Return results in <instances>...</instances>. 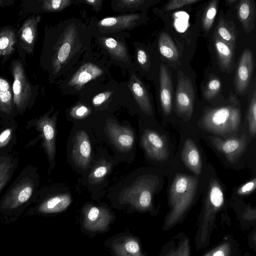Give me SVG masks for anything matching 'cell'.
I'll list each match as a JSON object with an SVG mask.
<instances>
[{
  "label": "cell",
  "mask_w": 256,
  "mask_h": 256,
  "mask_svg": "<svg viewBox=\"0 0 256 256\" xmlns=\"http://www.w3.org/2000/svg\"><path fill=\"white\" fill-rule=\"evenodd\" d=\"M93 36L90 26L78 18L64 20L56 28L51 46L50 69L54 80L66 74L90 49Z\"/></svg>",
  "instance_id": "cell-1"
},
{
  "label": "cell",
  "mask_w": 256,
  "mask_h": 256,
  "mask_svg": "<svg viewBox=\"0 0 256 256\" xmlns=\"http://www.w3.org/2000/svg\"><path fill=\"white\" fill-rule=\"evenodd\" d=\"M39 175L34 166H26L10 186L2 198L0 208L14 210L28 202L36 194Z\"/></svg>",
  "instance_id": "cell-2"
},
{
  "label": "cell",
  "mask_w": 256,
  "mask_h": 256,
  "mask_svg": "<svg viewBox=\"0 0 256 256\" xmlns=\"http://www.w3.org/2000/svg\"><path fill=\"white\" fill-rule=\"evenodd\" d=\"M198 184L196 177L178 174L176 175L170 190L172 210L167 216L166 224L173 226L182 216L191 204Z\"/></svg>",
  "instance_id": "cell-3"
},
{
  "label": "cell",
  "mask_w": 256,
  "mask_h": 256,
  "mask_svg": "<svg viewBox=\"0 0 256 256\" xmlns=\"http://www.w3.org/2000/svg\"><path fill=\"white\" fill-rule=\"evenodd\" d=\"M240 116L239 108L236 104H232L208 109L203 114L200 124L208 132L224 135L238 130Z\"/></svg>",
  "instance_id": "cell-4"
},
{
  "label": "cell",
  "mask_w": 256,
  "mask_h": 256,
  "mask_svg": "<svg viewBox=\"0 0 256 256\" xmlns=\"http://www.w3.org/2000/svg\"><path fill=\"white\" fill-rule=\"evenodd\" d=\"M158 184L156 176H143L124 190L120 197V202L122 204H128L138 211L148 210L152 207V194Z\"/></svg>",
  "instance_id": "cell-5"
},
{
  "label": "cell",
  "mask_w": 256,
  "mask_h": 256,
  "mask_svg": "<svg viewBox=\"0 0 256 256\" xmlns=\"http://www.w3.org/2000/svg\"><path fill=\"white\" fill-rule=\"evenodd\" d=\"M123 32L94 34L98 44L114 64L122 68H132L134 64L129 54Z\"/></svg>",
  "instance_id": "cell-6"
},
{
  "label": "cell",
  "mask_w": 256,
  "mask_h": 256,
  "mask_svg": "<svg viewBox=\"0 0 256 256\" xmlns=\"http://www.w3.org/2000/svg\"><path fill=\"white\" fill-rule=\"evenodd\" d=\"M12 72L14 78L12 92L15 112L16 114H22L32 102V86L20 60H14L12 63Z\"/></svg>",
  "instance_id": "cell-7"
},
{
  "label": "cell",
  "mask_w": 256,
  "mask_h": 256,
  "mask_svg": "<svg viewBox=\"0 0 256 256\" xmlns=\"http://www.w3.org/2000/svg\"><path fill=\"white\" fill-rule=\"evenodd\" d=\"M58 113L56 112L50 116V111L38 118L30 120L26 126V128H34L40 133V138L42 140V146L50 162V170L54 168L55 164L56 128Z\"/></svg>",
  "instance_id": "cell-8"
},
{
  "label": "cell",
  "mask_w": 256,
  "mask_h": 256,
  "mask_svg": "<svg viewBox=\"0 0 256 256\" xmlns=\"http://www.w3.org/2000/svg\"><path fill=\"white\" fill-rule=\"evenodd\" d=\"M82 214L81 230L89 234L106 232L114 220V214L108 208L91 204L84 206Z\"/></svg>",
  "instance_id": "cell-9"
},
{
  "label": "cell",
  "mask_w": 256,
  "mask_h": 256,
  "mask_svg": "<svg viewBox=\"0 0 256 256\" xmlns=\"http://www.w3.org/2000/svg\"><path fill=\"white\" fill-rule=\"evenodd\" d=\"M142 18V14L137 13L108 16L98 21L93 20L90 26L93 35L123 32L137 26Z\"/></svg>",
  "instance_id": "cell-10"
},
{
  "label": "cell",
  "mask_w": 256,
  "mask_h": 256,
  "mask_svg": "<svg viewBox=\"0 0 256 256\" xmlns=\"http://www.w3.org/2000/svg\"><path fill=\"white\" fill-rule=\"evenodd\" d=\"M224 202V196L222 188L214 178L210 181L206 200L203 222L200 230V240L204 241L208 232L209 228L216 212L222 208Z\"/></svg>",
  "instance_id": "cell-11"
},
{
  "label": "cell",
  "mask_w": 256,
  "mask_h": 256,
  "mask_svg": "<svg viewBox=\"0 0 256 256\" xmlns=\"http://www.w3.org/2000/svg\"><path fill=\"white\" fill-rule=\"evenodd\" d=\"M104 246L112 256H144L138 238L128 232L108 238Z\"/></svg>",
  "instance_id": "cell-12"
},
{
  "label": "cell",
  "mask_w": 256,
  "mask_h": 256,
  "mask_svg": "<svg viewBox=\"0 0 256 256\" xmlns=\"http://www.w3.org/2000/svg\"><path fill=\"white\" fill-rule=\"evenodd\" d=\"M194 99V90L190 80L178 72L175 106L178 114L186 121L192 114Z\"/></svg>",
  "instance_id": "cell-13"
},
{
  "label": "cell",
  "mask_w": 256,
  "mask_h": 256,
  "mask_svg": "<svg viewBox=\"0 0 256 256\" xmlns=\"http://www.w3.org/2000/svg\"><path fill=\"white\" fill-rule=\"evenodd\" d=\"M105 72L103 68L94 60L85 62L66 80V88L74 92L80 91L89 82L104 76Z\"/></svg>",
  "instance_id": "cell-14"
},
{
  "label": "cell",
  "mask_w": 256,
  "mask_h": 256,
  "mask_svg": "<svg viewBox=\"0 0 256 256\" xmlns=\"http://www.w3.org/2000/svg\"><path fill=\"white\" fill-rule=\"evenodd\" d=\"M141 143L150 158L158 161L166 160L168 158L170 151L165 138L154 131L146 130Z\"/></svg>",
  "instance_id": "cell-15"
},
{
  "label": "cell",
  "mask_w": 256,
  "mask_h": 256,
  "mask_svg": "<svg viewBox=\"0 0 256 256\" xmlns=\"http://www.w3.org/2000/svg\"><path fill=\"white\" fill-rule=\"evenodd\" d=\"M210 138L212 143L216 148L222 153L226 160L231 163L236 162L246 148V140L244 134L239 138L226 140L213 136Z\"/></svg>",
  "instance_id": "cell-16"
},
{
  "label": "cell",
  "mask_w": 256,
  "mask_h": 256,
  "mask_svg": "<svg viewBox=\"0 0 256 256\" xmlns=\"http://www.w3.org/2000/svg\"><path fill=\"white\" fill-rule=\"evenodd\" d=\"M254 60L252 52L246 49L240 56L235 74L234 86L238 94L244 93L250 84L254 68Z\"/></svg>",
  "instance_id": "cell-17"
},
{
  "label": "cell",
  "mask_w": 256,
  "mask_h": 256,
  "mask_svg": "<svg viewBox=\"0 0 256 256\" xmlns=\"http://www.w3.org/2000/svg\"><path fill=\"white\" fill-rule=\"evenodd\" d=\"M72 158L75 164L86 168L91 159V145L87 134L83 130L76 132L74 138Z\"/></svg>",
  "instance_id": "cell-18"
},
{
  "label": "cell",
  "mask_w": 256,
  "mask_h": 256,
  "mask_svg": "<svg viewBox=\"0 0 256 256\" xmlns=\"http://www.w3.org/2000/svg\"><path fill=\"white\" fill-rule=\"evenodd\" d=\"M106 129L110 138L118 150L126 152L132 148L134 136L132 130L120 126L112 120L107 121Z\"/></svg>",
  "instance_id": "cell-19"
},
{
  "label": "cell",
  "mask_w": 256,
  "mask_h": 256,
  "mask_svg": "<svg viewBox=\"0 0 256 256\" xmlns=\"http://www.w3.org/2000/svg\"><path fill=\"white\" fill-rule=\"evenodd\" d=\"M41 16L33 15L27 18L18 30V37L22 48L28 54L32 52L36 42L38 26Z\"/></svg>",
  "instance_id": "cell-20"
},
{
  "label": "cell",
  "mask_w": 256,
  "mask_h": 256,
  "mask_svg": "<svg viewBox=\"0 0 256 256\" xmlns=\"http://www.w3.org/2000/svg\"><path fill=\"white\" fill-rule=\"evenodd\" d=\"M160 98L164 114H170L172 107V86L168 69L161 64L160 72Z\"/></svg>",
  "instance_id": "cell-21"
},
{
  "label": "cell",
  "mask_w": 256,
  "mask_h": 256,
  "mask_svg": "<svg viewBox=\"0 0 256 256\" xmlns=\"http://www.w3.org/2000/svg\"><path fill=\"white\" fill-rule=\"evenodd\" d=\"M128 86L142 110L148 115L152 113V106L148 92L142 82L133 72L130 77Z\"/></svg>",
  "instance_id": "cell-22"
},
{
  "label": "cell",
  "mask_w": 256,
  "mask_h": 256,
  "mask_svg": "<svg viewBox=\"0 0 256 256\" xmlns=\"http://www.w3.org/2000/svg\"><path fill=\"white\" fill-rule=\"evenodd\" d=\"M213 42L220 66L223 70H230L234 64V46L223 40L215 34Z\"/></svg>",
  "instance_id": "cell-23"
},
{
  "label": "cell",
  "mask_w": 256,
  "mask_h": 256,
  "mask_svg": "<svg viewBox=\"0 0 256 256\" xmlns=\"http://www.w3.org/2000/svg\"><path fill=\"white\" fill-rule=\"evenodd\" d=\"M72 198L69 194H62L48 197L38 206V212L44 214H56L65 210L70 205Z\"/></svg>",
  "instance_id": "cell-24"
},
{
  "label": "cell",
  "mask_w": 256,
  "mask_h": 256,
  "mask_svg": "<svg viewBox=\"0 0 256 256\" xmlns=\"http://www.w3.org/2000/svg\"><path fill=\"white\" fill-rule=\"evenodd\" d=\"M18 124L14 118L2 120L0 128V155L8 154L16 144Z\"/></svg>",
  "instance_id": "cell-25"
},
{
  "label": "cell",
  "mask_w": 256,
  "mask_h": 256,
  "mask_svg": "<svg viewBox=\"0 0 256 256\" xmlns=\"http://www.w3.org/2000/svg\"><path fill=\"white\" fill-rule=\"evenodd\" d=\"M14 114L12 89L9 82L0 76V116L7 120L14 118Z\"/></svg>",
  "instance_id": "cell-26"
},
{
  "label": "cell",
  "mask_w": 256,
  "mask_h": 256,
  "mask_svg": "<svg viewBox=\"0 0 256 256\" xmlns=\"http://www.w3.org/2000/svg\"><path fill=\"white\" fill-rule=\"evenodd\" d=\"M182 158L185 166L196 174L202 171V160L196 145L190 138H187L184 144Z\"/></svg>",
  "instance_id": "cell-27"
},
{
  "label": "cell",
  "mask_w": 256,
  "mask_h": 256,
  "mask_svg": "<svg viewBox=\"0 0 256 256\" xmlns=\"http://www.w3.org/2000/svg\"><path fill=\"white\" fill-rule=\"evenodd\" d=\"M236 12L244 30L246 33H249L254 27L256 18L254 2L251 0H240L236 6Z\"/></svg>",
  "instance_id": "cell-28"
},
{
  "label": "cell",
  "mask_w": 256,
  "mask_h": 256,
  "mask_svg": "<svg viewBox=\"0 0 256 256\" xmlns=\"http://www.w3.org/2000/svg\"><path fill=\"white\" fill-rule=\"evenodd\" d=\"M214 34L223 40L235 45L238 31L233 22L220 16L218 24L214 29Z\"/></svg>",
  "instance_id": "cell-29"
},
{
  "label": "cell",
  "mask_w": 256,
  "mask_h": 256,
  "mask_svg": "<svg viewBox=\"0 0 256 256\" xmlns=\"http://www.w3.org/2000/svg\"><path fill=\"white\" fill-rule=\"evenodd\" d=\"M158 50L161 54L170 60H176L178 58L177 48L170 36L162 32L158 38Z\"/></svg>",
  "instance_id": "cell-30"
},
{
  "label": "cell",
  "mask_w": 256,
  "mask_h": 256,
  "mask_svg": "<svg viewBox=\"0 0 256 256\" xmlns=\"http://www.w3.org/2000/svg\"><path fill=\"white\" fill-rule=\"evenodd\" d=\"M16 40L15 32L12 28H5L0 30V56L12 54Z\"/></svg>",
  "instance_id": "cell-31"
},
{
  "label": "cell",
  "mask_w": 256,
  "mask_h": 256,
  "mask_svg": "<svg viewBox=\"0 0 256 256\" xmlns=\"http://www.w3.org/2000/svg\"><path fill=\"white\" fill-rule=\"evenodd\" d=\"M144 2L142 0H116L111 2V6L116 12H132L139 10Z\"/></svg>",
  "instance_id": "cell-32"
},
{
  "label": "cell",
  "mask_w": 256,
  "mask_h": 256,
  "mask_svg": "<svg viewBox=\"0 0 256 256\" xmlns=\"http://www.w3.org/2000/svg\"><path fill=\"white\" fill-rule=\"evenodd\" d=\"M218 3V0H212L205 8L202 17V26L206 31L210 30L213 25L217 13Z\"/></svg>",
  "instance_id": "cell-33"
},
{
  "label": "cell",
  "mask_w": 256,
  "mask_h": 256,
  "mask_svg": "<svg viewBox=\"0 0 256 256\" xmlns=\"http://www.w3.org/2000/svg\"><path fill=\"white\" fill-rule=\"evenodd\" d=\"M74 0H44L42 1V10L46 12H59L71 5Z\"/></svg>",
  "instance_id": "cell-34"
},
{
  "label": "cell",
  "mask_w": 256,
  "mask_h": 256,
  "mask_svg": "<svg viewBox=\"0 0 256 256\" xmlns=\"http://www.w3.org/2000/svg\"><path fill=\"white\" fill-rule=\"evenodd\" d=\"M221 82L216 76L210 77L203 90V95L205 98L210 100L218 94L221 88Z\"/></svg>",
  "instance_id": "cell-35"
},
{
  "label": "cell",
  "mask_w": 256,
  "mask_h": 256,
  "mask_svg": "<svg viewBox=\"0 0 256 256\" xmlns=\"http://www.w3.org/2000/svg\"><path fill=\"white\" fill-rule=\"evenodd\" d=\"M248 120L250 132L251 134L254 136L256 132V94L255 90L250 102Z\"/></svg>",
  "instance_id": "cell-36"
},
{
  "label": "cell",
  "mask_w": 256,
  "mask_h": 256,
  "mask_svg": "<svg viewBox=\"0 0 256 256\" xmlns=\"http://www.w3.org/2000/svg\"><path fill=\"white\" fill-rule=\"evenodd\" d=\"M17 164L16 158L8 154L0 155V178L6 173L14 170Z\"/></svg>",
  "instance_id": "cell-37"
},
{
  "label": "cell",
  "mask_w": 256,
  "mask_h": 256,
  "mask_svg": "<svg viewBox=\"0 0 256 256\" xmlns=\"http://www.w3.org/2000/svg\"><path fill=\"white\" fill-rule=\"evenodd\" d=\"M109 164L104 163L98 166L90 174V182L97 183L102 180L109 170Z\"/></svg>",
  "instance_id": "cell-38"
},
{
  "label": "cell",
  "mask_w": 256,
  "mask_h": 256,
  "mask_svg": "<svg viewBox=\"0 0 256 256\" xmlns=\"http://www.w3.org/2000/svg\"><path fill=\"white\" fill-rule=\"evenodd\" d=\"M135 59L138 66L146 70L149 66V58L146 52L138 46H136Z\"/></svg>",
  "instance_id": "cell-39"
},
{
  "label": "cell",
  "mask_w": 256,
  "mask_h": 256,
  "mask_svg": "<svg viewBox=\"0 0 256 256\" xmlns=\"http://www.w3.org/2000/svg\"><path fill=\"white\" fill-rule=\"evenodd\" d=\"M166 256H190V242L188 239L184 240L176 249L170 251Z\"/></svg>",
  "instance_id": "cell-40"
},
{
  "label": "cell",
  "mask_w": 256,
  "mask_h": 256,
  "mask_svg": "<svg viewBox=\"0 0 256 256\" xmlns=\"http://www.w3.org/2000/svg\"><path fill=\"white\" fill-rule=\"evenodd\" d=\"M230 244L224 242L206 253L204 256H230Z\"/></svg>",
  "instance_id": "cell-41"
},
{
  "label": "cell",
  "mask_w": 256,
  "mask_h": 256,
  "mask_svg": "<svg viewBox=\"0 0 256 256\" xmlns=\"http://www.w3.org/2000/svg\"><path fill=\"white\" fill-rule=\"evenodd\" d=\"M197 0H172L166 6V10H172L198 2Z\"/></svg>",
  "instance_id": "cell-42"
},
{
  "label": "cell",
  "mask_w": 256,
  "mask_h": 256,
  "mask_svg": "<svg viewBox=\"0 0 256 256\" xmlns=\"http://www.w3.org/2000/svg\"><path fill=\"white\" fill-rule=\"evenodd\" d=\"M90 113V109L85 106L78 105L73 108L70 112V116L74 118H83Z\"/></svg>",
  "instance_id": "cell-43"
},
{
  "label": "cell",
  "mask_w": 256,
  "mask_h": 256,
  "mask_svg": "<svg viewBox=\"0 0 256 256\" xmlns=\"http://www.w3.org/2000/svg\"><path fill=\"white\" fill-rule=\"evenodd\" d=\"M256 186V180L254 178L240 186L238 190V193L240 195L248 194L255 190Z\"/></svg>",
  "instance_id": "cell-44"
},
{
  "label": "cell",
  "mask_w": 256,
  "mask_h": 256,
  "mask_svg": "<svg viewBox=\"0 0 256 256\" xmlns=\"http://www.w3.org/2000/svg\"><path fill=\"white\" fill-rule=\"evenodd\" d=\"M112 94V92H105L96 94L92 98V104L95 106H100L110 98Z\"/></svg>",
  "instance_id": "cell-45"
},
{
  "label": "cell",
  "mask_w": 256,
  "mask_h": 256,
  "mask_svg": "<svg viewBox=\"0 0 256 256\" xmlns=\"http://www.w3.org/2000/svg\"><path fill=\"white\" fill-rule=\"evenodd\" d=\"M80 2L91 6L96 12H99L102 7V0H84Z\"/></svg>",
  "instance_id": "cell-46"
},
{
  "label": "cell",
  "mask_w": 256,
  "mask_h": 256,
  "mask_svg": "<svg viewBox=\"0 0 256 256\" xmlns=\"http://www.w3.org/2000/svg\"><path fill=\"white\" fill-rule=\"evenodd\" d=\"M14 170H11L0 178V192L10 181Z\"/></svg>",
  "instance_id": "cell-47"
},
{
  "label": "cell",
  "mask_w": 256,
  "mask_h": 256,
  "mask_svg": "<svg viewBox=\"0 0 256 256\" xmlns=\"http://www.w3.org/2000/svg\"><path fill=\"white\" fill-rule=\"evenodd\" d=\"M6 2V0H0V7L4 6Z\"/></svg>",
  "instance_id": "cell-48"
},
{
  "label": "cell",
  "mask_w": 256,
  "mask_h": 256,
  "mask_svg": "<svg viewBox=\"0 0 256 256\" xmlns=\"http://www.w3.org/2000/svg\"><path fill=\"white\" fill-rule=\"evenodd\" d=\"M228 3H233L236 2L235 0H228L226 1Z\"/></svg>",
  "instance_id": "cell-49"
},
{
  "label": "cell",
  "mask_w": 256,
  "mask_h": 256,
  "mask_svg": "<svg viewBox=\"0 0 256 256\" xmlns=\"http://www.w3.org/2000/svg\"><path fill=\"white\" fill-rule=\"evenodd\" d=\"M2 121L0 120V128L1 126V125H2Z\"/></svg>",
  "instance_id": "cell-50"
}]
</instances>
